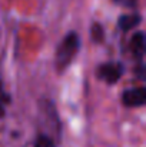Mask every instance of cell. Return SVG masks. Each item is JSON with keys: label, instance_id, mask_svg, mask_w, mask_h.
<instances>
[{"label": "cell", "instance_id": "1", "mask_svg": "<svg viewBox=\"0 0 146 147\" xmlns=\"http://www.w3.org/2000/svg\"><path fill=\"white\" fill-rule=\"evenodd\" d=\"M77 50H79V34L72 32L65 37V40L62 42V45L57 49V53H56V66H57V69L59 70L66 69L70 64V61L73 60Z\"/></svg>", "mask_w": 146, "mask_h": 147}, {"label": "cell", "instance_id": "2", "mask_svg": "<svg viewBox=\"0 0 146 147\" xmlns=\"http://www.w3.org/2000/svg\"><path fill=\"white\" fill-rule=\"evenodd\" d=\"M123 74V66L120 63H105L97 69V76L106 80L107 84H115Z\"/></svg>", "mask_w": 146, "mask_h": 147}, {"label": "cell", "instance_id": "3", "mask_svg": "<svg viewBox=\"0 0 146 147\" xmlns=\"http://www.w3.org/2000/svg\"><path fill=\"white\" fill-rule=\"evenodd\" d=\"M122 101L128 107H142L146 101V90L143 87L129 89L122 94Z\"/></svg>", "mask_w": 146, "mask_h": 147}, {"label": "cell", "instance_id": "4", "mask_svg": "<svg viewBox=\"0 0 146 147\" xmlns=\"http://www.w3.org/2000/svg\"><path fill=\"white\" fill-rule=\"evenodd\" d=\"M130 50L136 59H142L145 54V33L136 32L130 40Z\"/></svg>", "mask_w": 146, "mask_h": 147}, {"label": "cell", "instance_id": "5", "mask_svg": "<svg viewBox=\"0 0 146 147\" xmlns=\"http://www.w3.org/2000/svg\"><path fill=\"white\" fill-rule=\"evenodd\" d=\"M141 22H142L141 14L132 13V14H123V16H120L119 20H117V24H119V27H120L123 32H128V30L133 29L135 26H138Z\"/></svg>", "mask_w": 146, "mask_h": 147}, {"label": "cell", "instance_id": "6", "mask_svg": "<svg viewBox=\"0 0 146 147\" xmlns=\"http://www.w3.org/2000/svg\"><path fill=\"white\" fill-rule=\"evenodd\" d=\"M92 36H93V40L97 43L103 40V27L99 23H95L92 26Z\"/></svg>", "mask_w": 146, "mask_h": 147}, {"label": "cell", "instance_id": "7", "mask_svg": "<svg viewBox=\"0 0 146 147\" xmlns=\"http://www.w3.org/2000/svg\"><path fill=\"white\" fill-rule=\"evenodd\" d=\"M35 147H54V143L48 136H39L36 143H35Z\"/></svg>", "mask_w": 146, "mask_h": 147}, {"label": "cell", "instance_id": "8", "mask_svg": "<svg viewBox=\"0 0 146 147\" xmlns=\"http://www.w3.org/2000/svg\"><path fill=\"white\" fill-rule=\"evenodd\" d=\"M116 3H119V4H123V6H133L135 3H136V0H115Z\"/></svg>", "mask_w": 146, "mask_h": 147}]
</instances>
